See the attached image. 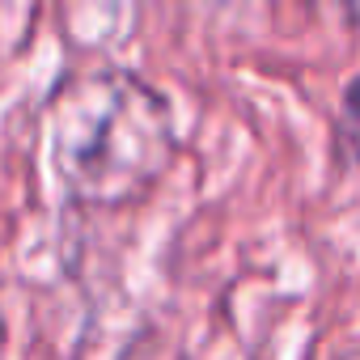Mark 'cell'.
Listing matches in <instances>:
<instances>
[{"instance_id": "1", "label": "cell", "mask_w": 360, "mask_h": 360, "mask_svg": "<svg viewBox=\"0 0 360 360\" xmlns=\"http://www.w3.org/2000/svg\"><path fill=\"white\" fill-rule=\"evenodd\" d=\"M343 140H347L352 157L360 161V77L352 81V89L343 98Z\"/></svg>"}]
</instances>
